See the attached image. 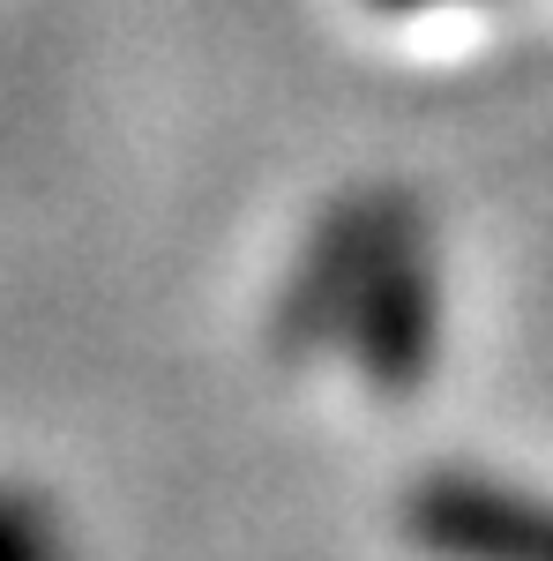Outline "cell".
Returning <instances> with one entry per match:
<instances>
[{
  "label": "cell",
  "instance_id": "cell-1",
  "mask_svg": "<svg viewBox=\"0 0 553 561\" xmlns=\"http://www.w3.org/2000/svg\"><path fill=\"white\" fill-rule=\"evenodd\" d=\"M412 210H419V195H404V187H344L337 203H322V217L307 225L292 270L269 300V322H262L277 367H307L322 345H344L367 270L382 262L389 232Z\"/></svg>",
  "mask_w": 553,
  "mask_h": 561
},
{
  "label": "cell",
  "instance_id": "cell-4",
  "mask_svg": "<svg viewBox=\"0 0 553 561\" xmlns=\"http://www.w3.org/2000/svg\"><path fill=\"white\" fill-rule=\"evenodd\" d=\"M0 561H76L60 510L23 479H0Z\"/></svg>",
  "mask_w": 553,
  "mask_h": 561
},
{
  "label": "cell",
  "instance_id": "cell-5",
  "mask_svg": "<svg viewBox=\"0 0 553 561\" xmlns=\"http://www.w3.org/2000/svg\"><path fill=\"white\" fill-rule=\"evenodd\" d=\"M367 8H382V15H412V8H441V0H367Z\"/></svg>",
  "mask_w": 553,
  "mask_h": 561
},
{
  "label": "cell",
  "instance_id": "cell-2",
  "mask_svg": "<svg viewBox=\"0 0 553 561\" xmlns=\"http://www.w3.org/2000/svg\"><path fill=\"white\" fill-rule=\"evenodd\" d=\"M441 345V277H434V240H426V210H412L389 232L382 262L367 270V293L352 307L344 352L367 375L375 397H412L434 367Z\"/></svg>",
  "mask_w": 553,
  "mask_h": 561
},
{
  "label": "cell",
  "instance_id": "cell-3",
  "mask_svg": "<svg viewBox=\"0 0 553 561\" xmlns=\"http://www.w3.org/2000/svg\"><path fill=\"white\" fill-rule=\"evenodd\" d=\"M396 531L434 561H553V502L479 472L412 479Z\"/></svg>",
  "mask_w": 553,
  "mask_h": 561
}]
</instances>
